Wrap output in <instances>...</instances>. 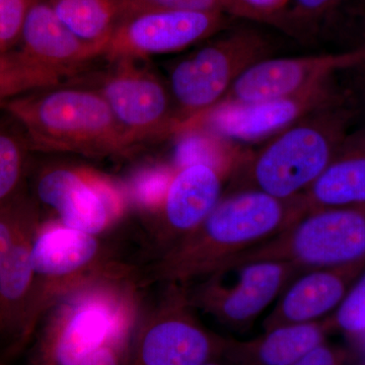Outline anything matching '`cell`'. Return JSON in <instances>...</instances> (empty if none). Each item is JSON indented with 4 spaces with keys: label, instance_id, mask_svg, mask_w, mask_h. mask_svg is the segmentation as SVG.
<instances>
[{
    "label": "cell",
    "instance_id": "cell-10",
    "mask_svg": "<svg viewBox=\"0 0 365 365\" xmlns=\"http://www.w3.org/2000/svg\"><path fill=\"white\" fill-rule=\"evenodd\" d=\"M145 60H110L93 76L90 88L105 98L134 146L177 135L179 121L168 83L144 64Z\"/></svg>",
    "mask_w": 365,
    "mask_h": 365
},
{
    "label": "cell",
    "instance_id": "cell-27",
    "mask_svg": "<svg viewBox=\"0 0 365 365\" xmlns=\"http://www.w3.org/2000/svg\"><path fill=\"white\" fill-rule=\"evenodd\" d=\"M31 0H0V53L11 51L20 42Z\"/></svg>",
    "mask_w": 365,
    "mask_h": 365
},
{
    "label": "cell",
    "instance_id": "cell-32",
    "mask_svg": "<svg viewBox=\"0 0 365 365\" xmlns=\"http://www.w3.org/2000/svg\"><path fill=\"white\" fill-rule=\"evenodd\" d=\"M201 365H230L227 364V361H225L222 359H215L208 360V361L204 362L203 364Z\"/></svg>",
    "mask_w": 365,
    "mask_h": 365
},
{
    "label": "cell",
    "instance_id": "cell-12",
    "mask_svg": "<svg viewBox=\"0 0 365 365\" xmlns=\"http://www.w3.org/2000/svg\"><path fill=\"white\" fill-rule=\"evenodd\" d=\"M230 16L139 4L128 7L106 45L107 61L145 60L151 55L181 51L228 28Z\"/></svg>",
    "mask_w": 365,
    "mask_h": 365
},
{
    "label": "cell",
    "instance_id": "cell-29",
    "mask_svg": "<svg viewBox=\"0 0 365 365\" xmlns=\"http://www.w3.org/2000/svg\"><path fill=\"white\" fill-rule=\"evenodd\" d=\"M129 343H110L98 348L76 365H124Z\"/></svg>",
    "mask_w": 365,
    "mask_h": 365
},
{
    "label": "cell",
    "instance_id": "cell-20",
    "mask_svg": "<svg viewBox=\"0 0 365 365\" xmlns=\"http://www.w3.org/2000/svg\"><path fill=\"white\" fill-rule=\"evenodd\" d=\"M325 321L278 327L250 340L227 338L222 359L230 365H294L324 343Z\"/></svg>",
    "mask_w": 365,
    "mask_h": 365
},
{
    "label": "cell",
    "instance_id": "cell-15",
    "mask_svg": "<svg viewBox=\"0 0 365 365\" xmlns=\"http://www.w3.org/2000/svg\"><path fill=\"white\" fill-rule=\"evenodd\" d=\"M364 62L365 44L338 53L269 57L250 67L216 106L249 104L295 95Z\"/></svg>",
    "mask_w": 365,
    "mask_h": 365
},
{
    "label": "cell",
    "instance_id": "cell-16",
    "mask_svg": "<svg viewBox=\"0 0 365 365\" xmlns=\"http://www.w3.org/2000/svg\"><path fill=\"white\" fill-rule=\"evenodd\" d=\"M225 175L230 176L210 163L177 168L162 201L148 213V228L160 252L193 232L212 212L222 198Z\"/></svg>",
    "mask_w": 365,
    "mask_h": 365
},
{
    "label": "cell",
    "instance_id": "cell-1",
    "mask_svg": "<svg viewBox=\"0 0 365 365\" xmlns=\"http://www.w3.org/2000/svg\"><path fill=\"white\" fill-rule=\"evenodd\" d=\"M306 213L302 195L284 200L258 191L223 194L198 227L140 269L141 284L190 287L200 282Z\"/></svg>",
    "mask_w": 365,
    "mask_h": 365
},
{
    "label": "cell",
    "instance_id": "cell-30",
    "mask_svg": "<svg viewBox=\"0 0 365 365\" xmlns=\"http://www.w3.org/2000/svg\"><path fill=\"white\" fill-rule=\"evenodd\" d=\"M294 365H346V355L341 350L322 343Z\"/></svg>",
    "mask_w": 365,
    "mask_h": 365
},
{
    "label": "cell",
    "instance_id": "cell-21",
    "mask_svg": "<svg viewBox=\"0 0 365 365\" xmlns=\"http://www.w3.org/2000/svg\"><path fill=\"white\" fill-rule=\"evenodd\" d=\"M54 13L81 40L102 48L124 16L129 0H46Z\"/></svg>",
    "mask_w": 365,
    "mask_h": 365
},
{
    "label": "cell",
    "instance_id": "cell-2",
    "mask_svg": "<svg viewBox=\"0 0 365 365\" xmlns=\"http://www.w3.org/2000/svg\"><path fill=\"white\" fill-rule=\"evenodd\" d=\"M355 120L347 93L314 110L246 151L230 172L225 194L258 191L284 200L302 195L332 162Z\"/></svg>",
    "mask_w": 365,
    "mask_h": 365
},
{
    "label": "cell",
    "instance_id": "cell-28",
    "mask_svg": "<svg viewBox=\"0 0 365 365\" xmlns=\"http://www.w3.org/2000/svg\"><path fill=\"white\" fill-rule=\"evenodd\" d=\"M260 16L262 21L285 30V13L289 0H239Z\"/></svg>",
    "mask_w": 365,
    "mask_h": 365
},
{
    "label": "cell",
    "instance_id": "cell-17",
    "mask_svg": "<svg viewBox=\"0 0 365 365\" xmlns=\"http://www.w3.org/2000/svg\"><path fill=\"white\" fill-rule=\"evenodd\" d=\"M20 42L28 58L60 78L81 73L103 57L102 48L72 33L46 0H31Z\"/></svg>",
    "mask_w": 365,
    "mask_h": 365
},
{
    "label": "cell",
    "instance_id": "cell-6",
    "mask_svg": "<svg viewBox=\"0 0 365 365\" xmlns=\"http://www.w3.org/2000/svg\"><path fill=\"white\" fill-rule=\"evenodd\" d=\"M257 261L287 262L304 273L365 262V205L309 211L279 234L230 259L220 271Z\"/></svg>",
    "mask_w": 365,
    "mask_h": 365
},
{
    "label": "cell",
    "instance_id": "cell-3",
    "mask_svg": "<svg viewBox=\"0 0 365 365\" xmlns=\"http://www.w3.org/2000/svg\"><path fill=\"white\" fill-rule=\"evenodd\" d=\"M16 122L32 150L86 158H121L135 146L98 91L90 86H52L1 106Z\"/></svg>",
    "mask_w": 365,
    "mask_h": 365
},
{
    "label": "cell",
    "instance_id": "cell-4",
    "mask_svg": "<svg viewBox=\"0 0 365 365\" xmlns=\"http://www.w3.org/2000/svg\"><path fill=\"white\" fill-rule=\"evenodd\" d=\"M140 274L98 278L50 309L36 365H76L110 343H129L140 318Z\"/></svg>",
    "mask_w": 365,
    "mask_h": 365
},
{
    "label": "cell",
    "instance_id": "cell-23",
    "mask_svg": "<svg viewBox=\"0 0 365 365\" xmlns=\"http://www.w3.org/2000/svg\"><path fill=\"white\" fill-rule=\"evenodd\" d=\"M61 79L21 50L0 53V108L14 98L60 86Z\"/></svg>",
    "mask_w": 365,
    "mask_h": 365
},
{
    "label": "cell",
    "instance_id": "cell-7",
    "mask_svg": "<svg viewBox=\"0 0 365 365\" xmlns=\"http://www.w3.org/2000/svg\"><path fill=\"white\" fill-rule=\"evenodd\" d=\"M35 289L31 328L59 299L98 278L129 276L139 268L113 258L100 235L86 234L49 220L41 222L32 246Z\"/></svg>",
    "mask_w": 365,
    "mask_h": 365
},
{
    "label": "cell",
    "instance_id": "cell-14",
    "mask_svg": "<svg viewBox=\"0 0 365 365\" xmlns=\"http://www.w3.org/2000/svg\"><path fill=\"white\" fill-rule=\"evenodd\" d=\"M333 81L287 97L216 106L192 122L182 133L205 130L235 144L263 143L314 110L344 98L346 91L337 88Z\"/></svg>",
    "mask_w": 365,
    "mask_h": 365
},
{
    "label": "cell",
    "instance_id": "cell-18",
    "mask_svg": "<svg viewBox=\"0 0 365 365\" xmlns=\"http://www.w3.org/2000/svg\"><path fill=\"white\" fill-rule=\"evenodd\" d=\"M364 269L365 262H360L300 274L264 319V332L278 327L313 323L332 313Z\"/></svg>",
    "mask_w": 365,
    "mask_h": 365
},
{
    "label": "cell",
    "instance_id": "cell-24",
    "mask_svg": "<svg viewBox=\"0 0 365 365\" xmlns=\"http://www.w3.org/2000/svg\"><path fill=\"white\" fill-rule=\"evenodd\" d=\"M329 332H341L356 337L365 331V269L332 316L324 319Z\"/></svg>",
    "mask_w": 365,
    "mask_h": 365
},
{
    "label": "cell",
    "instance_id": "cell-26",
    "mask_svg": "<svg viewBox=\"0 0 365 365\" xmlns=\"http://www.w3.org/2000/svg\"><path fill=\"white\" fill-rule=\"evenodd\" d=\"M350 0H289L285 13V31L300 24H316L339 11Z\"/></svg>",
    "mask_w": 365,
    "mask_h": 365
},
{
    "label": "cell",
    "instance_id": "cell-5",
    "mask_svg": "<svg viewBox=\"0 0 365 365\" xmlns=\"http://www.w3.org/2000/svg\"><path fill=\"white\" fill-rule=\"evenodd\" d=\"M273 51L272 41L266 34L241 26L227 29L175 61L167 83L179 121L177 135L215 107L250 67L269 58Z\"/></svg>",
    "mask_w": 365,
    "mask_h": 365
},
{
    "label": "cell",
    "instance_id": "cell-13",
    "mask_svg": "<svg viewBox=\"0 0 365 365\" xmlns=\"http://www.w3.org/2000/svg\"><path fill=\"white\" fill-rule=\"evenodd\" d=\"M41 222L39 205L25 193L0 207V332L20 342L33 333L32 246Z\"/></svg>",
    "mask_w": 365,
    "mask_h": 365
},
{
    "label": "cell",
    "instance_id": "cell-19",
    "mask_svg": "<svg viewBox=\"0 0 365 365\" xmlns=\"http://www.w3.org/2000/svg\"><path fill=\"white\" fill-rule=\"evenodd\" d=\"M302 198L307 213L365 205V125L349 132L332 162Z\"/></svg>",
    "mask_w": 365,
    "mask_h": 365
},
{
    "label": "cell",
    "instance_id": "cell-9",
    "mask_svg": "<svg viewBox=\"0 0 365 365\" xmlns=\"http://www.w3.org/2000/svg\"><path fill=\"white\" fill-rule=\"evenodd\" d=\"M34 200L49 209L64 227L101 235L128 210L124 189L103 173L73 163H49L38 172Z\"/></svg>",
    "mask_w": 365,
    "mask_h": 365
},
{
    "label": "cell",
    "instance_id": "cell-8",
    "mask_svg": "<svg viewBox=\"0 0 365 365\" xmlns=\"http://www.w3.org/2000/svg\"><path fill=\"white\" fill-rule=\"evenodd\" d=\"M163 287L160 299L143 309L124 365H201L222 359L227 338L199 321L187 287Z\"/></svg>",
    "mask_w": 365,
    "mask_h": 365
},
{
    "label": "cell",
    "instance_id": "cell-31",
    "mask_svg": "<svg viewBox=\"0 0 365 365\" xmlns=\"http://www.w3.org/2000/svg\"><path fill=\"white\" fill-rule=\"evenodd\" d=\"M354 69L359 71L355 88L346 91V93L356 112V119L361 117L364 119L362 125H365V62L361 66L355 67Z\"/></svg>",
    "mask_w": 365,
    "mask_h": 365
},
{
    "label": "cell",
    "instance_id": "cell-22",
    "mask_svg": "<svg viewBox=\"0 0 365 365\" xmlns=\"http://www.w3.org/2000/svg\"><path fill=\"white\" fill-rule=\"evenodd\" d=\"M30 151L28 137L20 125L16 121L0 125V207L24 194Z\"/></svg>",
    "mask_w": 365,
    "mask_h": 365
},
{
    "label": "cell",
    "instance_id": "cell-11",
    "mask_svg": "<svg viewBox=\"0 0 365 365\" xmlns=\"http://www.w3.org/2000/svg\"><path fill=\"white\" fill-rule=\"evenodd\" d=\"M220 272L186 287L190 304L227 328L242 331L253 325L287 284L304 273L281 261L251 262Z\"/></svg>",
    "mask_w": 365,
    "mask_h": 365
},
{
    "label": "cell",
    "instance_id": "cell-25",
    "mask_svg": "<svg viewBox=\"0 0 365 365\" xmlns=\"http://www.w3.org/2000/svg\"><path fill=\"white\" fill-rule=\"evenodd\" d=\"M131 1L148 4V6L165 7V9L223 14L228 16L263 23L258 14H255L239 0H131Z\"/></svg>",
    "mask_w": 365,
    "mask_h": 365
},
{
    "label": "cell",
    "instance_id": "cell-33",
    "mask_svg": "<svg viewBox=\"0 0 365 365\" xmlns=\"http://www.w3.org/2000/svg\"><path fill=\"white\" fill-rule=\"evenodd\" d=\"M354 338L355 339L359 340L360 348H361L365 353V331L364 333L360 334V335L356 336V337Z\"/></svg>",
    "mask_w": 365,
    "mask_h": 365
}]
</instances>
